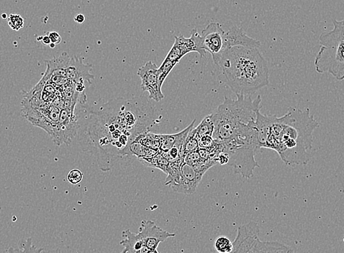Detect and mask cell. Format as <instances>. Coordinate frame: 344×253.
<instances>
[{
  "mask_svg": "<svg viewBox=\"0 0 344 253\" xmlns=\"http://www.w3.org/2000/svg\"><path fill=\"white\" fill-rule=\"evenodd\" d=\"M154 108L147 101L117 99L98 112L89 113L87 137L90 149H95L101 169L107 170L108 161H114L128 154L129 144L151 126Z\"/></svg>",
  "mask_w": 344,
  "mask_h": 253,
  "instance_id": "1",
  "label": "cell"
},
{
  "mask_svg": "<svg viewBox=\"0 0 344 253\" xmlns=\"http://www.w3.org/2000/svg\"><path fill=\"white\" fill-rule=\"evenodd\" d=\"M256 127L259 148L272 149L288 166L307 164L312 149L313 132L319 126L309 108H289L283 116L257 113Z\"/></svg>",
  "mask_w": 344,
  "mask_h": 253,
  "instance_id": "2",
  "label": "cell"
},
{
  "mask_svg": "<svg viewBox=\"0 0 344 253\" xmlns=\"http://www.w3.org/2000/svg\"><path fill=\"white\" fill-rule=\"evenodd\" d=\"M214 63L236 95L251 96L269 85V68L259 49L235 46L224 50Z\"/></svg>",
  "mask_w": 344,
  "mask_h": 253,
  "instance_id": "3",
  "label": "cell"
},
{
  "mask_svg": "<svg viewBox=\"0 0 344 253\" xmlns=\"http://www.w3.org/2000/svg\"><path fill=\"white\" fill-rule=\"evenodd\" d=\"M237 100L225 98L224 101L211 113L214 125L213 139L215 142L224 144L245 131L252 122L256 121L260 111L261 98L237 95Z\"/></svg>",
  "mask_w": 344,
  "mask_h": 253,
  "instance_id": "4",
  "label": "cell"
},
{
  "mask_svg": "<svg viewBox=\"0 0 344 253\" xmlns=\"http://www.w3.org/2000/svg\"><path fill=\"white\" fill-rule=\"evenodd\" d=\"M333 29L319 37L321 47L314 60L315 70L344 80V20H333Z\"/></svg>",
  "mask_w": 344,
  "mask_h": 253,
  "instance_id": "5",
  "label": "cell"
},
{
  "mask_svg": "<svg viewBox=\"0 0 344 253\" xmlns=\"http://www.w3.org/2000/svg\"><path fill=\"white\" fill-rule=\"evenodd\" d=\"M190 52L199 53L202 58H204L206 54L202 36L198 32L197 28L193 29L192 36L188 38L184 37L182 34L179 37H175V44L172 46L162 65L158 68V82L160 87H162L165 80L175 68V65L183 56Z\"/></svg>",
  "mask_w": 344,
  "mask_h": 253,
  "instance_id": "6",
  "label": "cell"
},
{
  "mask_svg": "<svg viewBox=\"0 0 344 253\" xmlns=\"http://www.w3.org/2000/svg\"><path fill=\"white\" fill-rule=\"evenodd\" d=\"M203 175L192 164L183 162L179 171L168 176L166 185L171 186L173 190L176 192L194 193L199 182L202 180Z\"/></svg>",
  "mask_w": 344,
  "mask_h": 253,
  "instance_id": "7",
  "label": "cell"
},
{
  "mask_svg": "<svg viewBox=\"0 0 344 253\" xmlns=\"http://www.w3.org/2000/svg\"><path fill=\"white\" fill-rule=\"evenodd\" d=\"M92 68V65L84 64L82 58L77 56L69 57L65 68L66 76L77 85V90L79 92H84L86 87L92 84V81L94 79V75L90 74Z\"/></svg>",
  "mask_w": 344,
  "mask_h": 253,
  "instance_id": "8",
  "label": "cell"
},
{
  "mask_svg": "<svg viewBox=\"0 0 344 253\" xmlns=\"http://www.w3.org/2000/svg\"><path fill=\"white\" fill-rule=\"evenodd\" d=\"M137 75L142 81V89L144 92H148L149 99L156 102L162 101L164 94L158 82V68L152 61L147 62L144 66L138 70Z\"/></svg>",
  "mask_w": 344,
  "mask_h": 253,
  "instance_id": "9",
  "label": "cell"
},
{
  "mask_svg": "<svg viewBox=\"0 0 344 253\" xmlns=\"http://www.w3.org/2000/svg\"><path fill=\"white\" fill-rule=\"evenodd\" d=\"M138 233L152 253H159L158 247L161 242L171 237H176V234L163 230L152 220H143Z\"/></svg>",
  "mask_w": 344,
  "mask_h": 253,
  "instance_id": "10",
  "label": "cell"
},
{
  "mask_svg": "<svg viewBox=\"0 0 344 253\" xmlns=\"http://www.w3.org/2000/svg\"><path fill=\"white\" fill-rule=\"evenodd\" d=\"M259 225L256 222L251 221L241 225L233 242V249L230 253H253L254 244L259 239Z\"/></svg>",
  "mask_w": 344,
  "mask_h": 253,
  "instance_id": "11",
  "label": "cell"
},
{
  "mask_svg": "<svg viewBox=\"0 0 344 253\" xmlns=\"http://www.w3.org/2000/svg\"><path fill=\"white\" fill-rule=\"evenodd\" d=\"M225 32L221 25L217 22H211L203 29L202 37L206 51L211 54L213 62L223 51V35Z\"/></svg>",
  "mask_w": 344,
  "mask_h": 253,
  "instance_id": "12",
  "label": "cell"
},
{
  "mask_svg": "<svg viewBox=\"0 0 344 253\" xmlns=\"http://www.w3.org/2000/svg\"><path fill=\"white\" fill-rule=\"evenodd\" d=\"M235 46L259 49L261 42L247 35L243 29L234 26L223 35V51Z\"/></svg>",
  "mask_w": 344,
  "mask_h": 253,
  "instance_id": "13",
  "label": "cell"
},
{
  "mask_svg": "<svg viewBox=\"0 0 344 253\" xmlns=\"http://www.w3.org/2000/svg\"><path fill=\"white\" fill-rule=\"evenodd\" d=\"M123 240L120 242L124 249L120 253H152L139 233H134L131 230L123 231Z\"/></svg>",
  "mask_w": 344,
  "mask_h": 253,
  "instance_id": "14",
  "label": "cell"
},
{
  "mask_svg": "<svg viewBox=\"0 0 344 253\" xmlns=\"http://www.w3.org/2000/svg\"><path fill=\"white\" fill-rule=\"evenodd\" d=\"M253 253H294L293 249L290 246L277 242H261L257 239Z\"/></svg>",
  "mask_w": 344,
  "mask_h": 253,
  "instance_id": "15",
  "label": "cell"
},
{
  "mask_svg": "<svg viewBox=\"0 0 344 253\" xmlns=\"http://www.w3.org/2000/svg\"><path fill=\"white\" fill-rule=\"evenodd\" d=\"M43 249L33 244L32 238H27L20 241L18 248L10 247L6 249L5 253H41Z\"/></svg>",
  "mask_w": 344,
  "mask_h": 253,
  "instance_id": "16",
  "label": "cell"
},
{
  "mask_svg": "<svg viewBox=\"0 0 344 253\" xmlns=\"http://www.w3.org/2000/svg\"><path fill=\"white\" fill-rule=\"evenodd\" d=\"M194 134L197 139L204 137H213V132H214V125L212 121L211 115L206 116L202 122L198 125L197 127L193 129Z\"/></svg>",
  "mask_w": 344,
  "mask_h": 253,
  "instance_id": "17",
  "label": "cell"
},
{
  "mask_svg": "<svg viewBox=\"0 0 344 253\" xmlns=\"http://www.w3.org/2000/svg\"><path fill=\"white\" fill-rule=\"evenodd\" d=\"M215 249L217 253H230L233 249V242L228 237L221 236L215 242Z\"/></svg>",
  "mask_w": 344,
  "mask_h": 253,
  "instance_id": "18",
  "label": "cell"
},
{
  "mask_svg": "<svg viewBox=\"0 0 344 253\" xmlns=\"http://www.w3.org/2000/svg\"><path fill=\"white\" fill-rule=\"evenodd\" d=\"M8 25L13 30L18 31L23 28L25 25V20L18 14L10 15L8 18Z\"/></svg>",
  "mask_w": 344,
  "mask_h": 253,
  "instance_id": "19",
  "label": "cell"
},
{
  "mask_svg": "<svg viewBox=\"0 0 344 253\" xmlns=\"http://www.w3.org/2000/svg\"><path fill=\"white\" fill-rule=\"evenodd\" d=\"M83 180V173L79 169H73L69 172L68 181L72 185H78Z\"/></svg>",
  "mask_w": 344,
  "mask_h": 253,
  "instance_id": "20",
  "label": "cell"
},
{
  "mask_svg": "<svg viewBox=\"0 0 344 253\" xmlns=\"http://www.w3.org/2000/svg\"><path fill=\"white\" fill-rule=\"evenodd\" d=\"M49 35L50 40H51V43L54 44L55 45L60 44L62 41L61 36L60 35L59 33H58L56 32H49Z\"/></svg>",
  "mask_w": 344,
  "mask_h": 253,
  "instance_id": "21",
  "label": "cell"
},
{
  "mask_svg": "<svg viewBox=\"0 0 344 253\" xmlns=\"http://www.w3.org/2000/svg\"><path fill=\"white\" fill-rule=\"evenodd\" d=\"M74 21L78 24H83L85 22V16L83 14H77L74 16Z\"/></svg>",
  "mask_w": 344,
  "mask_h": 253,
  "instance_id": "22",
  "label": "cell"
},
{
  "mask_svg": "<svg viewBox=\"0 0 344 253\" xmlns=\"http://www.w3.org/2000/svg\"><path fill=\"white\" fill-rule=\"evenodd\" d=\"M42 42L45 46H50V44H51V41L49 38V35L44 36V37H43Z\"/></svg>",
  "mask_w": 344,
  "mask_h": 253,
  "instance_id": "23",
  "label": "cell"
},
{
  "mask_svg": "<svg viewBox=\"0 0 344 253\" xmlns=\"http://www.w3.org/2000/svg\"><path fill=\"white\" fill-rule=\"evenodd\" d=\"M41 253H62V251L61 249H48V250H46V249H43Z\"/></svg>",
  "mask_w": 344,
  "mask_h": 253,
  "instance_id": "24",
  "label": "cell"
},
{
  "mask_svg": "<svg viewBox=\"0 0 344 253\" xmlns=\"http://www.w3.org/2000/svg\"><path fill=\"white\" fill-rule=\"evenodd\" d=\"M2 18L6 20V18H8V15H7L6 13H3V14L2 15Z\"/></svg>",
  "mask_w": 344,
  "mask_h": 253,
  "instance_id": "25",
  "label": "cell"
},
{
  "mask_svg": "<svg viewBox=\"0 0 344 253\" xmlns=\"http://www.w3.org/2000/svg\"><path fill=\"white\" fill-rule=\"evenodd\" d=\"M49 46H50V48H51V49H54L55 46H56V45H55L54 44H53V43H51V44H50Z\"/></svg>",
  "mask_w": 344,
  "mask_h": 253,
  "instance_id": "26",
  "label": "cell"
},
{
  "mask_svg": "<svg viewBox=\"0 0 344 253\" xmlns=\"http://www.w3.org/2000/svg\"><path fill=\"white\" fill-rule=\"evenodd\" d=\"M42 39H43V37H37V40L39 41H42Z\"/></svg>",
  "mask_w": 344,
  "mask_h": 253,
  "instance_id": "27",
  "label": "cell"
}]
</instances>
